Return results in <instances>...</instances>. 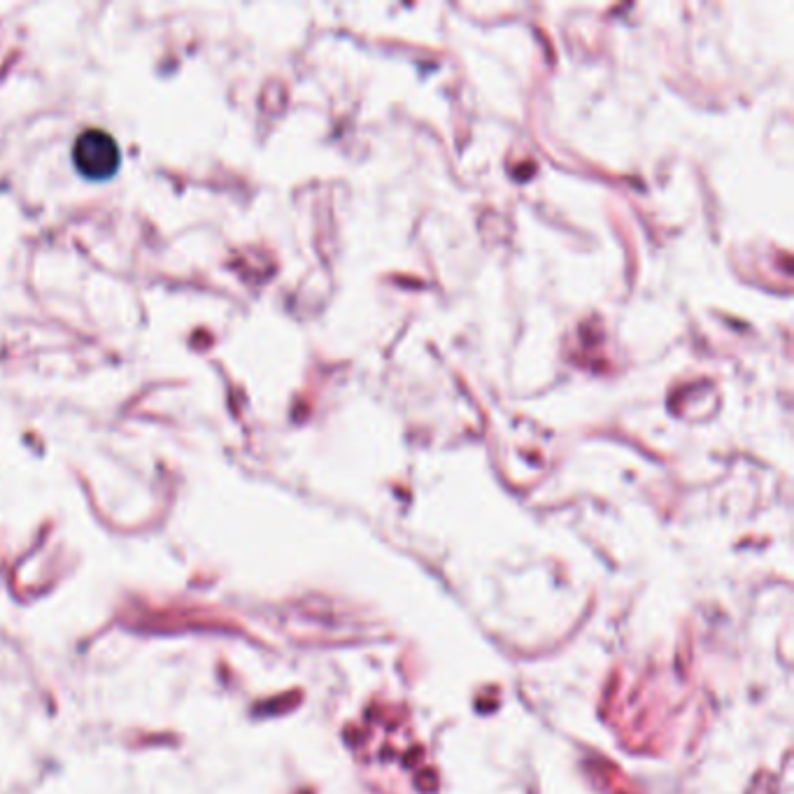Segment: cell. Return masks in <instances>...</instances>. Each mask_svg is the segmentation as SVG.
<instances>
[{
  "mask_svg": "<svg viewBox=\"0 0 794 794\" xmlns=\"http://www.w3.org/2000/svg\"><path fill=\"white\" fill-rule=\"evenodd\" d=\"M73 163L87 180H108L122 163L117 140L103 129H87L75 138Z\"/></svg>",
  "mask_w": 794,
  "mask_h": 794,
  "instance_id": "6da1fadb",
  "label": "cell"
}]
</instances>
